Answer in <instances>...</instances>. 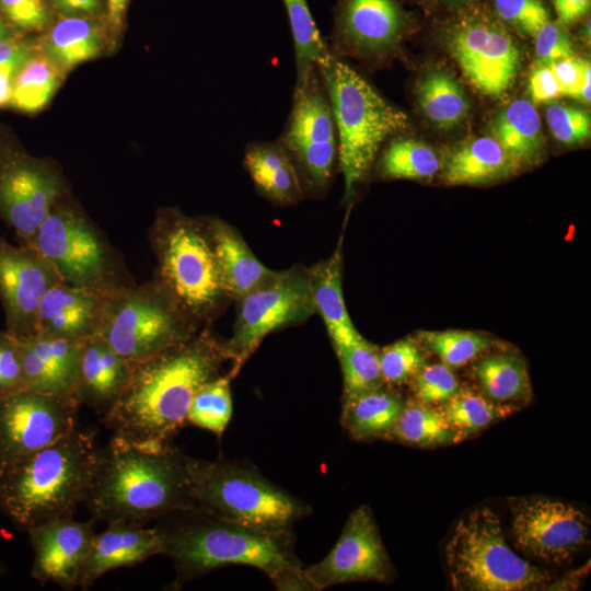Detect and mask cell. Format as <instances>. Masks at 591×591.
Masks as SVG:
<instances>
[{
  "label": "cell",
  "mask_w": 591,
  "mask_h": 591,
  "mask_svg": "<svg viewBox=\"0 0 591 591\" xmlns=\"http://www.w3.org/2000/svg\"><path fill=\"white\" fill-rule=\"evenodd\" d=\"M228 360L220 341L209 328L134 363L126 389L115 406L102 417L114 437L163 445L186 422L194 395L220 376Z\"/></svg>",
  "instance_id": "6da1fadb"
},
{
  "label": "cell",
  "mask_w": 591,
  "mask_h": 591,
  "mask_svg": "<svg viewBox=\"0 0 591 591\" xmlns=\"http://www.w3.org/2000/svg\"><path fill=\"white\" fill-rule=\"evenodd\" d=\"M193 460L171 443L146 445L113 437L100 451L84 500L92 519L142 524L194 508Z\"/></svg>",
  "instance_id": "7a4b0ae2"
},
{
  "label": "cell",
  "mask_w": 591,
  "mask_h": 591,
  "mask_svg": "<svg viewBox=\"0 0 591 591\" xmlns=\"http://www.w3.org/2000/svg\"><path fill=\"white\" fill-rule=\"evenodd\" d=\"M162 518L155 528L162 538V555L175 569L172 590L230 565L255 567L274 584L303 568L294 554L293 533L259 531L199 508L176 510Z\"/></svg>",
  "instance_id": "3957f363"
},
{
  "label": "cell",
  "mask_w": 591,
  "mask_h": 591,
  "mask_svg": "<svg viewBox=\"0 0 591 591\" xmlns=\"http://www.w3.org/2000/svg\"><path fill=\"white\" fill-rule=\"evenodd\" d=\"M100 457L94 434L74 429L57 441L0 464V509L18 526L73 515Z\"/></svg>",
  "instance_id": "277c9868"
},
{
  "label": "cell",
  "mask_w": 591,
  "mask_h": 591,
  "mask_svg": "<svg viewBox=\"0 0 591 591\" xmlns=\"http://www.w3.org/2000/svg\"><path fill=\"white\" fill-rule=\"evenodd\" d=\"M337 135L344 199L349 201L368 175L381 144L409 126L407 114L329 51L317 65Z\"/></svg>",
  "instance_id": "5b68a950"
},
{
  "label": "cell",
  "mask_w": 591,
  "mask_h": 591,
  "mask_svg": "<svg viewBox=\"0 0 591 591\" xmlns=\"http://www.w3.org/2000/svg\"><path fill=\"white\" fill-rule=\"evenodd\" d=\"M159 282L197 324L210 322L229 298L225 294L206 219L179 209H161L150 228Z\"/></svg>",
  "instance_id": "8992f818"
},
{
  "label": "cell",
  "mask_w": 591,
  "mask_h": 591,
  "mask_svg": "<svg viewBox=\"0 0 591 591\" xmlns=\"http://www.w3.org/2000/svg\"><path fill=\"white\" fill-rule=\"evenodd\" d=\"M194 508L269 533L291 534L311 507L267 479L252 464L193 460Z\"/></svg>",
  "instance_id": "52a82bcc"
},
{
  "label": "cell",
  "mask_w": 591,
  "mask_h": 591,
  "mask_svg": "<svg viewBox=\"0 0 591 591\" xmlns=\"http://www.w3.org/2000/svg\"><path fill=\"white\" fill-rule=\"evenodd\" d=\"M69 286L111 299L136 282L119 253L82 210L61 198L26 243Z\"/></svg>",
  "instance_id": "ba28073f"
},
{
  "label": "cell",
  "mask_w": 591,
  "mask_h": 591,
  "mask_svg": "<svg viewBox=\"0 0 591 591\" xmlns=\"http://www.w3.org/2000/svg\"><path fill=\"white\" fill-rule=\"evenodd\" d=\"M452 587L465 591L542 589L551 576L518 556L506 543L498 515L487 507L457 521L445 546Z\"/></svg>",
  "instance_id": "9c48e42d"
},
{
  "label": "cell",
  "mask_w": 591,
  "mask_h": 591,
  "mask_svg": "<svg viewBox=\"0 0 591 591\" xmlns=\"http://www.w3.org/2000/svg\"><path fill=\"white\" fill-rule=\"evenodd\" d=\"M199 326L153 279L106 299L99 334L137 362L190 338Z\"/></svg>",
  "instance_id": "30bf717a"
},
{
  "label": "cell",
  "mask_w": 591,
  "mask_h": 591,
  "mask_svg": "<svg viewBox=\"0 0 591 591\" xmlns=\"http://www.w3.org/2000/svg\"><path fill=\"white\" fill-rule=\"evenodd\" d=\"M237 314L232 336L223 341L228 375L233 379L266 335L305 322L315 314L309 269L294 266L275 270L266 281L236 300Z\"/></svg>",
  "instance_id": "8fae6325"
},
{
  "label": "cell",
  "mask_w": 591,
  "mask_h": 591,
  "mask_svg": "<svg viewBox=\"0 0 591 591\" xmlns=\"http://www.w3.org/2000/svg\"><path fill=\"white\" fill-rule=\"evenodd\" d=\"M444 42L463 74L480 93L499 97L513 85L521 54L511 34L486 12L460 10L444 30Z\"/></svg>",
  "instance_id": "7c38bea8"
},
{
  "label": "cell",
  "mask_w": 591,
  "mask_h": 591,
  "mask_svg": "<svg viewBox=\"0 0 591 591\" xmlns=\"http://www.w3.org/2000/svg\"><path fill=\"white\" fill-rule=\"evenodd\" d=\"M278 142L311 188H325L337 154V135L331 103L317 69L296 83L291 112Z\"/></svg>",
  "instance_id": "4fadbf2b"
},
{
  "label": "cell",
  "mask_w": 591,
  "mask_h": 591,
  "mask_svg": "<svg viewBox=\"0 0 591 591\" xmlns=\"http://www.w3.org/2000/svg\"><path fill=\"white\" fill-rule=\"evenodd\" d=\"M65 196V183L51 163L0 139V219L21 243L33 237L51 208Z\"/></svg>",
  "instance_id": "5bb4252c"
},
{
  "label": "cell",
  "mask_w": 591,
  "mask_h": 591,
  "mask_svg": "<svg viewBox=\"0 0 591 591\" xmlns=\"http://www.w3.org/2000/svg\"><path fill=\"white\" fill-rule=\"evenodd\" d=\"M76 397L23 390L0 399V464L37 451L77 429Z\"/></svg>",
  "instance_id": "9a60e30c"
},
{
  "label": "cell",
  "mask_w": 591,
  "mask_h": 591,
  "mask_svg": "<svg viewBox=\"0 0 591 591\" xmlns=\"http://www.w3.org/2000/svg\"><path fill=\"white\" fill-rule=\"evenodd\" d=\"M511 533L523 553L549 563L570 559L590 533L588 517L576 507L544 497L510 500Z\"/></svg>",
  "instance_id": "2e32d148"
},
{
  "label": "cell",
  "mask_w": 591,
  "mask_h": 591,
  "mask_svg": "<svg viewBox=\"0 0 591 591\" xmlns=\"http://www.w3.org/2000/svg\"><path fill=\"white\" fill-rule=\"evenodd\" d=\"M305 572L316 590L344 582L393 580V566L368 506L349 514L331 552Z\"/></svg>",
  "instance_id": "e0dca14e"
},
{
  "label": "cell",
  "mask_w": 591,
  "mask_h": 591,
  "mask_svg": "<svg viewBox=\"0 0 591 591\" xmlns=\"http://www.w3.org/2000/svg\"><path fill=\"white\" fill-rule=\"evenodd\" d=\"M59 281L55 267L34 247L13 245L0 235V302L11 335L24 338L36 333L39 301Z\"/></svg>",
  "instance_id": "ac0fdd59"
},
{
  "label": "cell",
  "mask_w": 591,
  "mask_h": 591,
  "mask_svg": "<svg viewBox=\"0 0 591 591\" xmlns=\"http://www.w3.org/2000/svg\"><path fill=\"white\" fill-rule=\"evenodd\" d=\"M408 28V18L396 0H338L328 51L362 58L393 53Z\"/></svg>",
  "instance_id": "d6986e66"
},
{
  "label": "cell",
  "mask_w": 591,
  "mask_h": 591,
  "mask_svg": "<svg viewBox=\"0 0 591 591\" xmlns=\"http://www.w3.org/2000/svg\"><path fill=\"white\" fill-rule=\"evenodd\" d=\"M93 521L81 522L66 515L28 528L26 531L34 552L32 577L63 590L77 588L95 535Z\"/></svg>",
  "instance_id": "ffe728a7"
},
{
  "label": "cell",
  "mask_w": 591,
  "mask_h": 591,
  "mask_svg": "<svg viewBox=\"0 0 591 591\" xmlns=\"http://www.w3.org/2000/svg\"><path fill=\"white\" fill-rule=\"evenodd\" d=\"M16 340L26 390L77 398L80 341L40 332Z\"/></svg>",
  "instance_id": "44dd1931"
},
{
  "label": "cell",
  "mask_w": 591,
  "mask_h": 591,
  "mask_svg": "<svg viewBox=\"0 0 591 591\" xmlns=\"http://www.w3.org/2000/svg\"><path fill=\"white\" fill-rule=\"evenodd\" d=\"M162 538L154 528L141 523L113 521L94 535L80 571L78 587L86 590L108 571L136 566L162 554Z\"/></svg>",
  "instance_id": "7402d4cb"
},
{
  "label": "cell",
  "mask_w": 591,
  "mask_h": 591,
  "mask_svg": "<svg viewBox=\"0 0 591 591\" xmlns=\"http://www.w3.org/2000/svg\"><path fill=\"white\" fill-rule=\"evenodd\" d=\"M134 361L118 354L100 334L79 344L77 398L105 416L117 403L130 379Z\"/></svg>",
  "instance_id": "603a6c76"
},
{
  "label": "cell",
  "mask_w": 591,
  "mask_h": 591,
  "mask_svg": "<svg viewBox=\"0 0 591 591\" xmlns=\"http://www.w3.org/2000/svg\"><path fill=\"white\" fill-rule=\"evenodd\" d=\"M106 299L59 281L39 301L36 332L82 341L100 333Z\"/></svg>",
  "instance_id": "cb8c5ba5"
},
{
  "label": "cell",
  "mask_w": 591,
  "mask_h": 591,
  "mask_svg": "<svg viewBox=\"0 0 591 591\" xmlns=\"http://www.w3.org/2000/svg\"><path fill=\"white\" fill-rule=\"evenodd\" d=\"M521 166L493 137H477L452 147L442 160V178L451 185H480L507 179Z\"/></svg>",
  "instance_id": "d4e9b609"
},
{
  "label": "cell",
  "mask_w": 591,
  "mask_h": 591,
  "mask_svg": "<svg viewBox=\"0 0 591 591\" xmlns=\"http://www.w3.org/2000/svg\"><path fill=\"white\" fill-rule=\"evenodd\" d=\"M206 221L229 299L239 300L274 275L275 270L254 255L234 228L216 218Z\"/></svg>",
  "instance_id": "484cf974"
},
{
  "label": "cell",
  "mask_w": 591,
  "mask_h": 591,
  "mask_svg": "<svg viewBox=\"0 0 591 591\" xmlns=\"http://www.w3.org/2000/svg\"><path fill=\"white\" fill-rule=\"evenodd\" d=\"M109 33L105 19L59 16L45 31L38 47L65 73L96 57Z\"/></svg>",
  "instance_id": "4316f807"
},
{
  "label": "cell",
  "mask_w": 591,
  "mask_h": 591,
  "mask_svg": "<svg viewBox=\"0 0 591 591\" xmlns=\"http://www.w3.org/2000/svg\"><path fill=\"white\" fill-rule=\"evenodd\" d=\"M309 279L315 313L321 315L333 347L359 336L344 300L341 239L327 259L309 269Z\"/></svg>",
  "instance_id": "83f0119b"
},
{
  "label": "cell",
  "mask_w": 591,
  "mask_h": 591,
  "mask_svg": "<svg viewBox=\"0 0 591 591\" xmlns=\"http://www.w3.org/2000/svg\"><path fill=\"white\" fill-rule=\"evenodd\" d=\"M243 163L257 189L270 200L293 204L302 197L298 170L278 141L250 143Z\"/></svg>",
  "instance_id": "f1b7e54d"
},
{
  "label": "cell",
  "mask_w": 591,
  "mask_h": 591,
  "mask_svg": "<svg viewBox=\"0 0 591 591\" xmlns=\"http://www.w3.org/2000/svg\"><path fill=\"white\" fill-rule=\"evenodd\" d=\"M490 131L520 166L541 161L544 152L541 119L530 101L519 99L508 104L493 119Z\"/></svg>",
  "instance_id": "f546056e"
},
{
  "label": "cell",
  "mask_w": 591,
  "mask_h": 591,
  "mask_svg": "<svg viewBox=\"0 0 591 591\" xmlns=\"http://www.w3.org/2000/svg\"><path fill=\"white\" fill-rule=\"evenodd\" d=\"M404 398L384 384L345 398L341 424L356 440H370L387 437L402 413Z\"/></svg>",
  "instance_id": "4dcf8cb0"
},
{
  "label": "cell",
  "mask_w": 591,
  "mask_h": 591,
  "mask_svg": "<svg viewBox=\"0 0 591 591\" xmlns=\"http://www.w3.org/2000/svg\"><path fill=\"white\" fill-rule=\"evenodd\" d=\"M472 374L483 395L494 403L513 406L531 396L526 366L513 352L499 351L482 357L474 363Z\"/></svg>",
  "instance_id": "1f68e13d"
},
{
  "label": "cell",
  "mask_w": 591,
  "mask_h": 591,
  "mask_svg": "<svg viewBox=\"0 0 591 591\" xmlns=\"http://www.w3.org/2000/svg\"><path fill=\"white\" fill-rule=\"evenodd\" d=\"M416 94L426 118L439 128L459 125L470 111L462 86L445 70L436 69L425 74L417 83Z\"/></svg>",
  "instance_id": "d6a6232c"
},
{
  "label": "cell",
  "mask_w": 591,
  "mask_h": 591,
  "mask_svg": "<svg viewBox=\"0 0 591 591\" xmlns=\"http://www.w3.org/2000/svg\"><path fill=\"white\" fill-rule=\"evenodd\" d=\"M62 74L37 45L15 74L10 104L25 113L44 108L60 84Z\"/></svg>",
  "instance_id": "836d02e7"
},
{
  "label": "cell",
  "mask_w": 591,
  "mask_h": 591,
  "mask_svg": "<svg viewBox=\"0 0 591 591\" xmlns=\"http://www.w3.org/2000/svg\"><path fill=\"white\" fill-rule=\"evenodd\" d=\"M387 437L420 447L447 444L457 439L441 410L418 401L405 403Z\"/></svg>",
  "instance_id": "e575fe53"
},
{
  "label": "cell",
  "mask_w": 591,
  "mask_h": 591,
  "mask_svg": "<svg viewBox=\"0 0 591 591\" xmlns=\"http://www.w3.org/2000/svg\"><path fill=\"white\" fill-rule=\"evenodd\" d=\"M334 350L343 372L344 399L384 384L380 372V350L361 334Z\"/></svg>",
  "instance_id": "d590c367"
},
{
  "label": "cell",
  "mask_w": 591,
  "mask_h": 591,
  "mask_svg": "<svg viewBox=\"0 0 591 591\" xmlns=\"http://www.w3.org/2000/svg\"><path fill=\"white\" fill-rule=\"evenodd\" d=\"M282 1L294 46L296 83H299L317 69L328 48L318 33L308 0Z\"/></svg>",
  "instance_id": "8d00e7d4"
},
{
  "label": "cell",
  "mask_w": 591,
  "mask_h": 591,
  "mask_svg": "<svg viewBox=\"0 0 591 591\" xmlns=\"http://www.w3.org/2000/svg\"><path fill=\"white\" fill-rule=\"evenodd\" d=\"M436 152L426 143L410 138L390 142L380 159V170L389 178L428 179L439 170Z\"/></svg>",
  "instance_id": "74e56055"
},
{
  "label": "cell",
  "mask_w": 591,
  "mask_h": 591,
  "mask_svg": "<svg viewBox=\"0 0 591 591\" xmlns=\"http://www.w3.org/2000/svg\"><path fill=\"white\" fill-rule=\"evenodd\" d=\"M515 407L500 405L473 391L462 390L447 401L441 409L457 438H464L513 412Z\"/></svg>",
  "instance_id": "f35d334b"
},
{
  "label": "cell",
  "mask_w": 591,
  "mask_h": 591,
  "mask_svg": "<svg viewBox=\"0 0 591 591\" xmlns=\"http://www.w3.org/2000/svg\"><path fill=\"white\" fill-rule=\"evenodd\" d=\"M231 378L220 375L201 386L189 405L186 422L215 433L219 439L233 413Z\"/></svg>",
  "instance_id": "ab89813d"
},
{
  "label": "cell",
  "mask_w": 591,
  "mask_h": 591,
  "mask_svg": "<svg viewBox=\"0 0 591 591\" xmlns=\"http://www.w3.org/2000/svg\"><path fill=\"white\" fill-rule=\"evenodd\" d=\"M418 338L448 367L466 364L495 344L491 338L483 334L467 331H421L418 333Z\"/></svg>",
  "instance_id": "60d3db41"
},
{
  "label": "cell",
  "mask_w": 591,
  "mask_h": 591,
  "mask_svg": "<svg viewBox=\"0 0 591 591\" xmlns=\"http://www.w3.org/2000/svg\"><path fill=\"white\" fill-rule=\"evenodd\" d=\"M383 383L402 384L413 378L425 364V356L418 345L409 339L393 343L379 352Z\"/></svg>",
  "instance_id": "b9f144b4"
},
{
  "label": "cell",
  "mask_w": 591,
  "mask_h": 591,
  "mask_svg": "<svg viewBox=\"0 0 591 591\" xmlns=\"http://www.w3.org/2000/svg\"><path fill=\"white\" fill-rule=\"evenodd\" d=\"M412 380L416 399L429 405L444 404L461 389L455 374L444 363L425 364Z\"/></svg>",
  "instance_id": "7bdbcfd3"
},
{
  "label": "cell",
  "mask_w": 591,
  "mask_h": 591,
  "mask_svg": "<svg viewBox=\"0 0 591 591\" xmlns=\"http://www.w3.org/2000/svg\"><path fill=\"white\" fill-rule=\"evenodd\" d=\"M546 121L554 138L564 144H579L589 139L591 120L589 114L575 106L551 104Z\"/></svg>",
  "instance_id": "ee69618b"
},
{
  "label": "cell",
  "mask_w": 591,
  "mask_h": 591,
  "mask_svg": "<svg viewBox=\"0 0 591 591\" xmlns=\"http://www.w3.org/2000/svg\"><path fill=\"white\" fill-rule=\"evenodd\" d=\"M0 14L15 32H45L56 19L47 0H0Z\"/></svg>",
  "instance_id": "f6af8a7d"
},
{
  "label": "cell",
  "mask_w": 591,
  "mask_h": 591,
  "mask_svg": "<svg viewBox=\"0 0 591 591\" xmlns=\"http://www.w3.org/2000/svg\"><path fill=\"white\" fill-rule=\"evenodd\" d=\"M493 3L502 22L532 37L549 21L544 0H493Z\"/></svg>",
  "instance_id": "bcb514c9"
},
{
  "label": "cell",
  "mask_w": 591,
  "mask_h": 591,
  "mask_svg": "<svg viewBox=\"0 0 591 591\" xmlns=\"http://www.w3.org/2000/svg\"><path fill=\"white\" fill-rule=\"evenodd\" d=\"M538 65L549 67L558 60L575 57L572 40L566 27L547 21L534 35Z\"/></svg>",
  "instance_id": "7dc6e473"
},
{
  "label": "cell",
  "mask_w": 591,
  "mask_h": 591,
  "mask_svg": "<svg viewBox=\"0 0 591 591\" xmlns=\"http://www.w3.org/2000/svg\"><path fill=\"white\" fill-rule=\"evenodd\" d=\"M26 390L18 340L7 329L0 331V399Z\"/></svg>",
  "instance_id": "c3c4849f"
},
{
  "label": "cell",
  "mask_w": 591,
  "mask_h": 591,
  "mask_svg": "<svg viewBox=\"0 0 591 591\" xmlns=\"http://www.w3.org/2000/svg\"><path fill=\"white\" fill-rule=\"evenodd\" d=\"M563 95L578 99L583 83H590V62L576 57L558 60L549 66Z\"/></svg>",
  "instance_id": "681fc988"
},
{
  "label": "cell",
  "mask_w": 591,
  "mask_h": 591,
  "mask_svg": "<svg viewBox=\"0 0 591 591\" xmlns=\"http://www.w3.org/2000/svg\"><path fill=\"white\" fill-rule=\"evenodd\" d=\"M56 18L89 16L106 20L105 0H47Z\"/></svg>",
  "instance_id": "f907efd6"
},
{
  "label": "cell",
  "mask_w": 591,
  "mask_h": 591,
  "mask_svg": "<svg viewBox=\"0 0 591 591\" xmlns=\"http://www.w3.org/2000/svg\"><path fill=\"white\" fill-rule=\"evenodd\" d=\"M529 92L536 103L549 102L563 95L561 89L547 66H536L530 76Z\"/></svg>",
  "instance_id": "816d5d0a"
},
{
  "label": "cell",
  "mask_w": 591,
  "mask_h": 591,
  "mask_svg": "<svg viewBox=\"0 0 591 591\" xmlns=\"http://www.w3.org/2000/svg\"><path fill=\"white\" fill-rule=\"evenodd\" d=\"M552 3L557 22L564 27L586 18L591 7V0H552Z\"/></svg>",
  "instance_id": "f5cc1de1"
},
{
  "label": "cell",
  "mask_w": 591,
  "mask_h": 591,
  "mask_svg": "<svg viewBox=\"0 0 591 591\" xmlns=\"http://www.w3.org/2000/svg\"><path fill=\"white\" fill-rule=\"evenodd\" d=\"M37 45L38 43L23 38L19 34L0 39V63L13 59H25L37 48Z\"/></svg>",
  "instance_id": "db71d44e"
},
{
  "label": "cell",
  "mask_w": 591,
  "mask_h": 591,
  "mask_svg": "<svg viewBox=\"0 0 591 591\" xmlns=\"http://www.w3.org/2000/svg\"><path fill=\"white\" fill-rule=\"evenodd\" d=\"M25 59L0 63V107L10 104L15 74Z\"/></svg>",
  "instance_id": "11a10c76"
},
{
  "label": "cell",
  "mask_w": 591,
  "mask_h": 591,
  "mask_svg": "<svg viewBox=\"0 0 591 591\" xmlns=\"http://www.w3.org/2000/svg\"><path fill=\"white\" fill-rule=\"evenodd\" d=\"M106 22L114 34H118L125 23L129 0H105Z\"/></svg>",
  "instance_id": "9f6ffc18"
},
{
  "label": "cell",
  "mask_w": 591,
  "mask_h": 591,
  "mask_svg": "<svg viewBox=\"0 0 591 591\" xmlns=\"http://www.w3.org/2000/svg\"><path fill=\"white\" fill-rule=\"evenodd\" d=\"M455 10H465L475 7L477 0H438Z\"/></svg>",
  "instance_id": "6f0895ef"
},
{
  "label": "cell",
  "mask_w": 591,
  "mask_h": 591,
  "mask_svg": "<svg viewBox=\"0 0 591 591\" xmlns=\"http://www.w3.org/2000/svg\"><path fill=\"white\" fill-rule=\"evenodd\" d=\"M18 34L0 14V39H4Z\"/></svg>",
  "instance_id": "680465c9"
},
{
  "label": "cell",
  "mask_w": 591,
  "mask_h": 591,
  "mask_svg": "<svg viewBox=\"0 0 591 591\" xmlns=\"http://www.w3.org/2000/svg\"><path fill=\"white\" fill-rule=\"evenodd\" d=\"M580 35L584 40H588V43L590 42V19L589 18L583 22L580 28Z\"/></svg>",
  "instance_id": "91938a15"
}]
</instances>
